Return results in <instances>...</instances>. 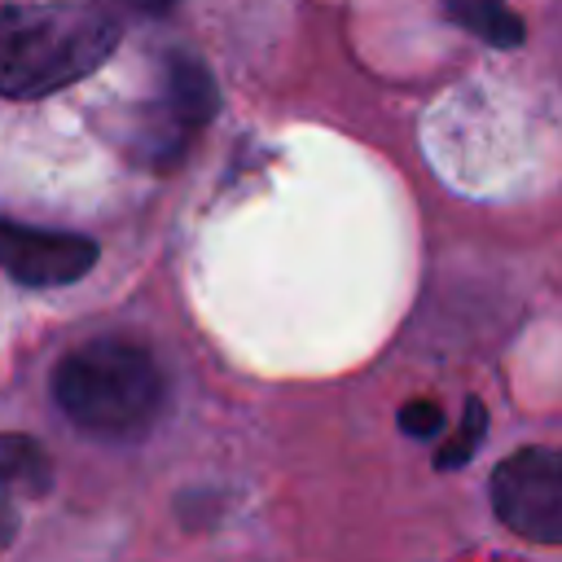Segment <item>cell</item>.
<instances>
[{
  "mask_svg": "<svg viewBox=\"0 0 562 562\" xmlns=\"http://www.w3.org/2000/svg\"><path fill=\"white\" fill-rule=\"evenodd\" d=\"M400 430L413 435V439H435L443 430V413L435 400H408L400 408Z\"/></svg>",
  "mask_w": 562,
  "mask_h": 562,
  "instance_id": "cell-9",
  "label": "cell"
},
{
  "mask_svg": "<svg viewBox=\"0 0 562 562\" xmlns=\"http://www.w3.org/2000/svg\"><path fill=\"white\" fill-rule=\"evenodd\" d=\"M13 531H18V509H13V492L0 483V549L13 540Z\"/></svg>",
  "mask_w": 562,
  "mask_h": 562,
  "instance_id": "cell-10",
  "label": "cell"
},
{
  "mask_svg": "<svg viewBox=\"0 0 562 562\" xmlns=\"http://www.w3.org/2000/svg\"><path fill=\"white\" fill-rule=\"evenodd\" d=\"M0 483L13 496H44L53 487V461L31 435H0Z\"/></svg>",
  "mask_w": 562,
  "mask_h": 562,
  "instance_id": "cell-6",
  "label": "cell"
},
{
  "mask_svg": "<svg viewBox=\"0 0 562 562\" xmlns=\"http://www.w3.org/2000/svg\"><path fill=\"white\" fill-rule=\"evenodd\" d=\"M483 435H487V408H483V400L470 395L465 408H461V422H457L452 439L435 452V470H457V465H465V461L479 452Z\"/></svg>",
  "mask_w": 562,
  "mask_h": 562,
  "instance_id": "cell-8",
  "label": "cell"
},
{
  "mask_svg": "<svg viewBox=\"0 0 562 562\" xmlns=\"http://www.w3.org/2000/svg\"><path fill=\"white\" fill-rule=\"evenodd\" d=\"M92 263H97L92 237L0 220V272L13 277L18 285H35V290L70 285L88 277Z\"/></svg>",
  "mask_w": 562,
  "mask_h": 562,
  "instance_id": "cell-4",
  "label": "cell"
},
{
  "mask_svg": "<svg viewBox=\"0 0 562 562\" xmlns=\"http://www.w3.org/2000/svg\"><path fill=\"white\" fill-rule=\"evenodd\" d=\"M53 395L79 430L132 439L149 430L162 408V373L145 347L127 338H92L57 364Z\"/></svg>",
  "mask_w": 562,
  "mask_h": 562,
  "instance_id": "cell-2",
  "label": "cell"
},
{
  "mask_svg": "<svg viewBox=\"0 0 562 562\" xmlns=\"http://www.w3.org/2000/svg\"><path fill=\"white\" fill-rule=\"evenodd\" d=\"M448 18L457 26H465L470 35H479L483 44L496 48H518L522 44V18L505 4V0H448Z\"/></svg>",
  "mask_w": 562,
  "mask_h": 562,
  "instance_id": "cell-7",
  "label": "cell"
},
{
  "mask_svg": "<svg viewBox=\"0 0 562 562\" xmlns=\"http://www.w3.org/2000/svg\"><path fill=\"white\" fill-rule=\"evenodd\" d=\"M496 518L536 544H562V448H518L492 474Z\"/></svg>",
  "mask_w": 562,
  "mask_h": 562,
  "instance_id": "cell-3",
  "label": "cell"
},
{
  "mask_svg": "<svg viewBox=\"0 0 562 562\" xmlns=\"http://www.w3.org/2000/svg\"><path fill=\"white\" fill-rule=\"evenodd\" d=\"M119 22L97 0H40L0 9V97H48L97 70Z\"/></svg>",
  "mask_w": 562,
  "mask_h": 562,
  "instance_id": "cell-1",
  "label": "cell"
},
{
  "mask_svg": "<svg viewBox=\"0 0 562 562\" xmlns=\"http://www.w3.org/2000/svg\"><path fill=\"white\" fill-rule=\"evenodd\" d=\"M127 9H136V13H167L176 0H123Z\"/></svg>",
  "mask_w": 562,
  "mask_h": 562,
  "instance_id": "cell-11",
  "label": "cell"
},
{
  "mask_svg": "<svg viewBox=\"0 0 562 562\" xmlns=\"http://www.w3.org/2000/svg\"><path fill=\"white\" fill-rule=\"evenodd\" d=\"M220 97H215V79L206 75L202 61L176 53L167 57V70H162V105L154 110V136H149V154H158L162 162L180 158L184 140L215 114Z\"/></svg>",
  "mask_w": 562,
  "mask_h": 562,
  "instance_id": "cell-5",
  "label": "cell"
}]
</instances>
